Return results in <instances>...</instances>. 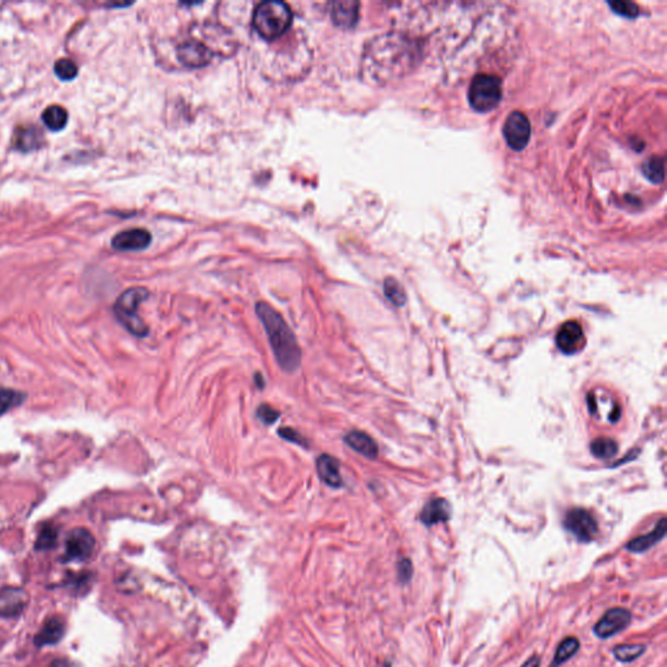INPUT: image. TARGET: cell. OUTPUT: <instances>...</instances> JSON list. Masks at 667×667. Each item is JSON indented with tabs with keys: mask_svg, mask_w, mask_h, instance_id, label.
Instances as JSON below:
<instances>
[{
	"mask_svg": "<svg viewBox=\"0 0 667 667\" xmlns=\"http://www.w3.org/2000/svg\"><path fill=\"white\" fill-rule=\"evenodd\" d=\"M418 54L416 42L400 33L378 36L364 50L361 73L370 84L386 85L413 69Z\"/></svg>",
	"mask_w": 667,
	"mask_h": 667,
	"instance_id": "obj_1",
	"label": "cell"
},
{
	"mask_svg": "<svg viewBox=\"0 0 667 667\" xmlns=\"http://www.w3.org/2000/svg\"><path fill=\"white\" fill-rule=\"evenodd\" d=\"M256 313L265 328L279 367L288 373L296 372L300 367L301 349L293 331L281 317V313L267 302H257Z\"/></svg>",
	"mask_w": 667,
	"mask_h": 667,
	"instance_id": "obj_2",
	"label": "cell"
},
{
	"mask_svg": "<svg viewBox=\"0 0 667 667\" xmlns=\"http://www.w3.org/2000/svg\"><path fill=\"white\" fill-rule=\"evenodd\" d=\"M293 15L290 6L283 1H262L253 13V25L262 38L267 41L281 37L292 25Z\"/></svg>",
	"mask_w": 667,
	"mask_h": 667,
	"instance_id": "obj_3",
	"label": "cell"
},
{
	"mask_svg": "<svg viewBox=\"0 0 667 667\" xmlns=\"http://www.w3.org/2000/svg\"><path fill=\"white\" fill-rule=\"evenodd\" d=\"M149 298V291L144 287H132L123 292L114 307L117 321L132 335L144 338L149 334L145 322L138 316L137 310L142 301Z\"/></svg>",
	"mask_w": 667,
	"mask_h": 667,
	"instance_id": "obj_4",
	"label": "cell"
},
{
	"mask_svg": "<svg viewBox=\"0 0 667 667\" xmlns=\"http://www.w3.org/2000/svg\"><path fill=\"white\" fill-rule=\"evenodd\" d=\"M468 99L471 106L478 112H489L499 105L502 99V81L501 78L481 73L472 80L468 90Z\"/></svg>",
	"mask_w": 667,
	"mask_h": 667,
	"instance_id": "obj_5",
	"label": "cell"
},
{
	"mask_svg": "<svg viewBox=\"0 0 667 667\" xmlns=\"http://www.w3.org/2000/svg\"><path fill=\"white\" fill-rule=\"evenodd\" d=\"M564 528L578 541L592 542L599 534V524L592 513L584 508H572L564 518Z\"/></svg>",
	"mask_w": 667,
	"mask_h": 667,
	"instance_id": "obj_6",
	"label": "cell"
},
{
	"mask_svg": "<svg viewBox=\"0 0 667 667\" xmlns=\"http://www.w3.org/2000/svg\"><path fill=\"white\" fill-rule=\"evenodd\" d=\"M531 132L532 128L529 119L520 111L511 112L503 126V135L507 145L516 152H520L528 145L531 140Z\"/></svg>",
	"mask_w": 667,
	"mask_h": 667,
	"instance_id": "obj_7",
	"label": "cell"
},
{
	"mask_svg": "<svg viewBox=\"0 0 667 667\" xmlns=\"http://www.w3.org/2000/svg\"><path fill=\"white\" fill-rule=\"evenodd\" d=\"M96 548L94 536L85 528H76L66 538V562H85L93 555Z\"/></svg>",
	"mask_w": 667,
	"mask_h": 667,
	"instance_id": "obj_8",
	"label": "cell"
},
{
	"mask_svg": "<svg viewBox=\"0 0 667 667\" xmlns=\"http://www.w3.org/2000/svg\"><path fill=\"white\" fill-rule=\"evenodd\" d=\"M632 620V615L629 610L623 608H614L603 614V617L597 622L593 632L599 638H610L615 636L623 629H627Z\"/></svg>",
	"mask_w": 667,
	"mask_h": 667,
	"instance_id": "obj_9",
	"label": "cell"
},
{
	"mask_svg": "<svg viewBox=\"0 0 667 667\" xmlns=\"http://www.w3.org/2000/svg\"><path fill=\"white\" fill-rule=\"evenodd\" d=\"M177 58L186 67H203L213 58V50L209 49L201 41L189 39L177 47Z\"/></svg>",
	"mask_w": 667,
	"mask_h": 667,
	"instance_id": "obj_10",
	"label": "cell"
},
{
	"mask_svg": "<svg viewBox=\"0 0 667 667\" xmlns=\"http://www.w3.org/2000/svg\"><path fill=\"white\" fill-rule=\"evenodd\" d=\"M557 346L564 355H573L585 346V335L578 321H567L557 332Z\"/></svg>",
	"mask_w": 667,
	"mask_h": 667,
	"instance_id": "obj_11",
	"label": "cell"
},
{
	"mask_svg": "<svg viewBox=\"0 0 667 667\" xmlns=\"http://www.w3.org/2000/svg\"><path fill=\"white\" fill-rule=\"evenodd\" d=\"M28 594L21 588L6 587L0 589V617L16 618L28 605Z\"/></svg>",
	"mask_w": 667,
	"mask_h": 667,
	"instance_id": "obj_12",
	"label": "cell"
},
{
	"mask_svg": "<svg viewBox=\"0 0 667 667\" xmlns=\"http://www.w3.org/2000/svg\"><path fill=\"white\" fill-rule=\"evenodd\" d=\"M152 235L144 228H132L117 233L112 239V248L119 251H142L150 245Z\"/></svg>",
	"mask_w": 667,
	"mask_h": 667,
	"instance_id": "obj_13",
	"label": "cell"
},
{
	"mask_svg": "<svg viewBox=\"0 0 667 667\" xmlns=\"http://www.w3.org/2000/svg\"><path fill=\"white\" fill-rule=\"evenodd\" d=\"M43 144V132L34 126H20L16 128L12 146L19 152H33Z\"/></svg>",
	"mask_w": 667,
	"mask_h": 667,
	"instance_id": "obj_14",
	"label": "cell"
},
{
	"mask_svg": "<svg viewBox=\"0 0 667 667\" xmlns=\"http://www.w3.org/2000/svg\"><path fill=\"white\" fill-rule=\"evenodd\" d=\"M66 633V623L60 617H52L45 622L42 629H39L34 638V645L37 648H45L47 645H55L63 638Z\"/></svg>",
	"mask_w": 667,
	"mask_h": 667,
	"instance_id": "obj_15",
	"label": "cell"
},
{
	"mask_svg": "<svg viewBox=\"0 0 667 667\" xmlns=\"http://www.w3.org/2000/svg\"><path fill=\"white\" fill-rule=\"evenodd\" d=\"M360 4L353 0L334 1L331 7V17L342 28H352L358 20Z\"/></svg>",
	"mask_w": 667,
	"mask_h": 667,
	"instance_id": "obj_16",
	"label": "cell"
},
{
	"mask_svg": "<svg viewBox=\"0 0 667 667\" xmlns=\"http://www.w3.org/2000/svg\"><path fill=\"white\" fill-rule=\"evenodd\" d=\"M451 516V506L445 498H434L425 504L420 520L426 527H432L438 522H446Z\"/></svg>",
	"mask_w": 667,
	"mask_h": 667,
	"instance_id": "obj_17",
	"label": "cell"
},
{
	"mask_svg": "<svg viewBox=\"0 0 667 667\" xmlns=\"http://www.w3.org/2000/svg\"><path fill=\"white\" fill-rule=\"evenodd\" d=\"M317 472L319 478L331 488H340L343 485L339 462L330 455H321L317 459Z\"/></svg>",
	"mask_w": 667,
	"mask_h": 667,
	"instance_id": "obj_18",
	"label": "cell"
},
{
	"mask_svg": "<svg viewBox=\"0 0 667 667\" xmlns=\"http://www.w3.org/2000/svg\"><path fill=\"white\" fill-rule=\"evenodd\" d=\"M665 536H666V519L662 518L652 532L631 540L627 543V550L632 551V552H644V551L652 549Z\"/></svg>",
	"mask_w": 667,
	"mask_h": 667,
	"instance_id": "obj_19",
	"label": "cell"
},
{
	"mask_svg": "<svg viewBox=\"0 0 667 667\" xmlns=\"http://www.w3.org/2000/svg\"><path fill=\"white\" fill-rule=\"evenodd\" d=\"M344 442L358 454L364 455L369 459L377 457L378 446L376 441L364 432H351L344 437Z\"/></svg>",
	"mask_w": 667,
	"mask_h": 667,
	"instance_id": "obj_20",
	"label": "cell"
},
{
	"mask_svg": "<svg viewBox=\"0 0 667 667\" xmlns=\"http://www.w3.org/2000/svg\"><path fill=\"white\" fill-rule=\"evenodd\" d=\"M42 120L45 126H47L51 131H61L68 123V112L64 107L52 105L47 107L43 114H42Z\"/></svg>",
	"mask_w": 667,
	"mask_h": 667,
	"instance_id": "obj_21",
	"label": "cell"
},
{
	"mask_svg": "<svg viewBox=\"0 0 667 667\" xmlns=\"http://www.w3.org/2000/svg\"><path fill=\"white\" fill-rule=\"evenodd\" d=\"M580 649V641L576 638H566L561 644L558 645L555 657L550 664V667H559L567 661H570Z\"/></svg>",
	"mask_w": 667,
	"mask_h": 667,
	"instance_id": "obj_22",
	"label": "cell"
},
{
	"mask_svg": "<svg viewBox=\"0 0 667 667\" xmlns=\"http://www.w3.org/2000/svg\"><path fill=\"white\" fill-rule=\"evenodd\" d=\"M645 650H647V645L644 644H626V645L622 644L613 649V654L619 662L629 664L638 659L641 654H644Z\"/></svg>",
	"mask_w": 667,
	"mask_h": 667,
	"instance_id": "obj_23",
	"label": "cell"
},
{
	"mask_svg": "<svg viewBox=\"0 0 667 667\" xmlns=\"http://www.w3.org/2000/svg\"><path fill=\"white\" fill-rule=\"evenodd\" d=\"M590 451L599 459H610L618 453V444L611 438L601 437L592 442Z\"/></svg>",
	"mask_w": 667,
	"mask_h": 667,
	"instance_id": "obj_24",
	"label": "cell"
},
{
	"mask_svg": "<svg viewBox=\"0 0 667 667\" xmlns=\"http://www.w3.org/2000/svg\"><path fill=\"white\" fill-rule=\"evenodd\" d=\"M643 173L652 183L659 184L665 177V161L661 156H652L643 165Z\"/></svg>",
	"mask_w": 667,
	"mask_h": 667,
	"instance_id": "obj_25",
	"label": "cell"
},
{
	"mask_svg": "<svg viewBox=\"0 0 667 667\" xmlns=\"http://www.w3.org/2000/svg\"><path fill=\"white\" fill-rule=\"evenodd\" d=\"M383 291H385V296H386L387 300L390 301L391 304H394L395 307H403L406 304V292L397 279L387 278L385 284H383Z\"/></svg>",
	"mask_w": 667,
	"mask_h": 667,
	"instance_id": "obj_26",
	"label": "cell"
},
{
	"mask_svg": "<svg viewBox=\"0 0 667 667\" xmlns=\"http://www.w3.org/2000/svg\"><path fill=\"white\" fill-rule=\"evenodd\" d=\"M24 399H25V394L20 391L10 390V388H1L0 390V416L6 415L10 409L22 404Z\"/></svg>",
	"mask_w": 667,
	"mask_h": 667,
	"instance_id": "obj_27",
	"label": "cell"
},
{
	"mask_svg": "<svg viewBox=\"0 0 667 667\" xmlns=\"http://www.w3.org/2000/svg\"><path fill=\"white\" fill-rule=\"evenodd\" d=\"M58 541V531L54 525H43L41 532H39L37 541H36V550L46 551L51 550L57 546Z\"/></svg>",
	"mask_w": 667,
	"mask_h": 667,
	"instance_id": "obj_28",
	"label": "cell"
},
{
	"mask_svg": "<svg viewBox=\"0 0 667 667\" xmlns=\"http://www.w3.org/2000/svg\"><path fill=\"white\" fill-rule=\"evenodd\" d=\"M54 71H55V75L60 80H64V81L73 80L78 76V66L71 59H59L58 61L55 63Z\"/></svg>",
	"mask_w": 667,
	"mask_h": 667,
	"instance_id": "obj_29",
	"label": "cell"
},
{
	"mask_svg": "<svg viewBox=\"0 0 667 667\" xmlns=\"http://www.w3.org/2000/svg\"><path fill=\"white\" fill-rule=\"evenodd\" d=\"M609 6L615 13L629 19H635L638 15V6L631 1H613L609 3Z\"/></svg>",
	"mask_w": 667,
	"mask_h": 667,
	"instance_id": "obj_30",
	"label": "cell"
},
{
	"mask_svg": "<svg viewBox=\"0 0 667 667\" xmlns=\"http://www.w3.org/2000/svg\"><path fill=\"white\" fill-rule=\"evenodd\" d=\"M413 576V566L408 558L397 562V578L402 584H408Z\"/></svg>",
	"mask_w": 667,
	"mask_h": 667,
	"instance_id": "obj_31",
	"label": "cell"
},
{
	"mask_svg": "<svg viewBox=\"0 0 667 667\" xmlns=\"http://www.w3.org/2000/svg\"><path fill=\"white\" fill-rule=\"evenodd\" d=\"M90 575L89 573H84L81 572L80 575H71L69 579L67 581V585L72 587L75 590H80V592H87V588L89 589L90 587Z\"/></svg>",
	"mask_w": 667,
	"mask_h": 667,
	"instance_id": "obj_32",
	"label": "cell"
},
{
	"mask_svg": "<svg viewBox=\"0 0 667 667\" xmlns=\"http://www.w3.org/2000/svg\"><path fill=\"white\" fill-rule=\"evenodd\" d=\"M257 416L261 420L263 424H267V425H271L274 424L278 418H279V412L274 408H271L270 406L267 404H262L258 409H257Z\"/></svg>",
	"mask_w": 667,
	"mask_h": 667,
	"instance_id": "obj_33",
	"label": "cell"
},
{
	"mask_svg": "<svg viewBox=\"0 0 667 667\" xmlns=\"http://www.w3.org/2000/svg\"><path fill=\"white\" fill-rule=\"evenodd\" d=\"M278 433H279L281 438H284V439H287V441H290V442H293V444H296V445L307 446L305 438H304L299 432H296V430H293V429H291V427H281V429L278 430Z\"/></svg>",
	"mask_w": 667,
	"mask_h": 667,
	"instance_id": "obj_34",
	"label": "cell"
},
{
	"mask_svg": "<svg viewBox=\"0 0 667 667\" xmlns=\"http://www.w3.org/2000/svg\"><path fill=\"white\" fill-rule=\"evenodd\" d=\"M541 666V658L538 656H533V657L527 659L524 664H522L520 667H540Z\"/></svg>",
	"mask_w": 667,
	"mask_h": 667,
	"instance_id": "obj_35",
	"label": "cell"
},
{
	"mask_svg": "<svg viewBox=\"0 0 667 667\" xmlns=\"http://www.w3.org/2000/svg\"><path fill=\"white\" fill-rule=\"evenodd\" d=\"M51 667H72V665L66 661V659H58L55 662H52Z\"/></svg>",
	"mask_w": 667,
	"mask_h": 667,
	"instance_id": "obj_36",
	"label": "cell"
},
{
	"mask_svg": "<svg viewBox=\"0 0 667 667\" xmlns=\"http://www.w3.org/2000/svg\"><path fill=\"white\" fill-rule=\"evenodd\" d=\"M254 379H256V383H257V386L260 387V388H263V386H265V382H263V381H265V379H263V377H262V374L257 373V374L254 376Z\"/></svg>",
	"mask_w": 667,
	"mask_h": 667,
	"instance_id": "obj_37",
	"label": "cell"
},
{
	"mask_svg": "<svg viewBox=\"0 0 667 667\" xmlns=\"http://www.w3.org/2000/svg\"><path fill=\"white\" fill-rule=\"evenodd\" d=\"M381 667H390V665H388V664H387V665H383V666H381Z\"/></svg>",
	"mask_w": 667,
	"mask_h": 667,
	"instance_id": "obj_38",
	"label": "cell"
}]
</instances>
